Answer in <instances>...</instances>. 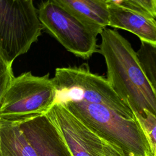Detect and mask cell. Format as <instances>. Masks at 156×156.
I'll return each instance as SVG.
<instances>
[{"mask_svg":"<svg viewBox=\"0 0 156 156\" xmlns=\"http://www.w3.org/2000/svg\"><path fill=\"white\" fill-rule=\"evenodd\" d=\"M99 52L104 57L107 79L135 115L147 110L156 118V91L143 70L129 41L117 30L105 28L100 34Z\"/></svg>","mask_w":156,"mask_h":156,"instance_id":"cell-1","label":"cell"},{"mask_svg":"<svg viewBox=\"0 0 156 156\" xmlns=\"http://www.w3.org/2000/svg\"><path fill=\"white\" fill-rule=\"evenodd\" d=\"M62 105L93 132L120 147L127 156H154L136 118H126L101 104L67 101Z\"/></svg>","mask_w":156,"mask_h":156,"instance_id":"cell-2","label":"cell"},{"mask_svg":"<svg viewBox=\"0 0 156 156\" xmlns=\"http://www.w3.org/2000/svg\"><path fill=\"white\" fill-rule=\"evenodd\" d=\"M55 90V104L67 101L104 105L129 119L136 116L119 98L105 77L92 73L87 65L57 68L52 78Z\"/></svg>","mask_w":156,"mask_h":156,"instance_id":"cell-3","label":"cell"},{"mask_svg":"<svg viewBox=\"0 0 156 156\" xmlns=\"http://www.w3.org/2000/svg\"><path fill=\"white\" fill-rule=\"evenodd\" d=\"M44 27L32 0H0V58L12 64L37 42Z\"/></svg>","mask_w":156,"mask_h":156,"instance_id":"cell-4","label":"cell"},{"mask_svg":"<svg viewBox=\"0 0 156 156\" xmlns=\"http://www.w3.org/2000/svg\"><path fill=\"white\" fill-rule=\"evenodd\" d=\"M56 90L49 73L34 76L31 71L15 77L0 98V119L20 121L47 113L55 104Z\"/></svg>","mask_w":156,"mask_h":156,"instance_id":"cell-5","label":"cell"},{"mask_svg":"<svg viewBox=\"0 0 156 156\" xmlns=\"http://www.w3.org/2000/svg\"><path fill=\"white\" fill-rule=\"evenodd\" d=\"M38 12L44 29L69 52L83 59L99 52L97 35L54 0L41 1Z\"/></svg>","mask_w":156,"mask_h":156,"instance_id":"cell-6","label":"cell"},{"mask_svg":"<svg viewBox=\"0 0 156 156\" xmlns=\"http://www.w3.org/2000/svg\"><path fill=\"white\" fill-rule=\"evenodd\" d=\"M46 114L58 129L73 156H127L120 147L93 132L62 104H55Z\"/></svg>","mask_w":156,"mask_h":156,"instance_id":"cell-7","label":"cell"},{"mask_svg":"<svg viewBox=\"0 0 156 156\" xmlns=\"http://www.w3.org/2000/svg\"><path fill=\"white\" fill-rule=\"evenodd\" d=\"M19 124L38 156H73L58 129L46 114L24 119Z\"/></svg>","mask_w":156,"mask_h":156,"instance_id":"cell-8","label":"cell"},{"mask_svg":"<svg viewBox=\"0 0 156 156\" xmlns=\"http://www.w3.org/2000/svg\"><path fill=\"white\" fill-rule=\"evenodd\" d=\"M108 7L110 26L129 31L141 42L156 46L155 19L119 6L108 5Z\"/></svg>","mask_w":156,"mask_h":156,"instance_id":"cell-9","label":"cell"},{"mask_svg":"<svg viewBox=\"0 0 156 156\" xmlns=\"http://www.w3.org/2000/svg\"><path fill=\"white\" fill-rule=\"evenodd\" d=\"M96 35L110 24V12L107 0H54Z\"/></svg>","mask_w":156,"mask_h":156,"instance_id":"cell-10","label":"cell"},{"mask_svg":"<svg viewBox=\"0 0 156 156\" xmlns=\"http://www.w3.org/2000/svg\"><path fill=\"white\" fill-rule=\"evenodd\" d=\"M0 156H38L21 130L19 121L0 119Z\"/></svg>","mask_w":156,"mask_h":156,"instance_id":"cell-11","label":"cell"},{"mask_svg":"<svg viewBox=\"0 0 156 156\" xmlns=\"http://www.w3.org/2000/svg\"><path fill=\"white\" fill-rule=\"evenodd\" d=\"M136 54L143 70L156 91V46L141 42Z\"/></svg>","mask_w":156,"mask_h":156,"instance_id":"cell-12","label":"cell"},{"mask_svg":"<svg viewBox=\"0 0 156 156\" xmlns=\"http://www.w3.org/2000/svg\"><path fill=\"white\" fill-rule=\"evenodd\" d=\"M108 5L121 7L156 18V0H107Z\"/></svg>","mask_w":156,"mask_h":156,"instance_id":"cell-13","label":"cell"},{"mask_svg":"<svg viewBox=\"0 0 156 156\" xmlns=\"http://www.w3.org/2000/svg\"><path fill=\"white\" fill-rule=\"evenodd\" d=\"M135 116L147 135L154 156H156V118L147 110H144L143 115Z\"/></svg>","mask_w":156,"mask_h":156,"instance_id":"cell-14","label":"cell"},{"mask_svg":"<svg viewBox=\"0 0 156 156\" xmlns=\"http://www.w3.org/2000/svg\"><path fill=\"white\" fill-rule=\"evenodd\" d=\"M15 77L12 64L0 58V98L4 95Z\"/></svg>","mask_w":156,"mask_h":156,"instance_id":"cell-15","label":"cell"}]
</instances>
